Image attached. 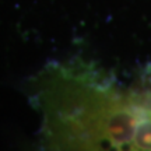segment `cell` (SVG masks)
<instances>
[{"label":"cell","mask_w":151,"mask_h":151,"mask_svg":"<svg viewBox=\"0 0 151 151\" xmlns=\"http://www.w3.org/2000/svg\"><path fill=\"white\" fill-rule=\"evenodd\" d=\"M43 99L49 130L62 144L151 151V67L129 83L88 67L62 70Z\"/></svg>","instance_id":"cell-1"}]
</instances>
